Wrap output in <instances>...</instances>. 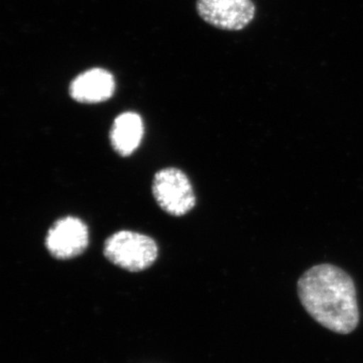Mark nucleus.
Here are the masks:
<instances>
[{
	"label": "nucleus",
	"mask_w": 363,
	"mask_h": 363,
	"mask_svg": "<svg viewBox=\"0 0 363 363\" xmlns=\"http://www.w3.org/2000/svg\"><path fill=\"white\" fill-rule=\"evenodd\" d=\"M145 128L142 117L135 112H124L114 119L111 130L112 149L121 157H130L140 147Z\"/></svg>",
	"instance_id": "obj_7"
},
{
	"label": "nucleus",
	"mask_w": 363,
	"mask_h": 363,
	"mask_svg": "<svg viewBox=\"0 0 363 363\" xmlns=\"http://www.w3.org/2000/svg\"><path fill=\"white\" fill-rule=\"evenodd\" d=\"M298 295L310 316L329 330L350 334L359 323L354 281L339 267L321 264L308 269L298 279Z\"/></svg>",
	"instance_id": "obj_1"
},
{
	"label": "nucleus",
	"mask_w": 363,
	"mask_h": 363,
	"mask_svg": "<svg viewBox=\"0 0 363 363\" xmlns=\"http://www.w3.org/2000/svg\"><path fill=\"white\" fill-rule=\"evenodd\" d=\"M45 245L52 257L70 259L82 255L89 245V229L77 217L68 216L55 222L45 238Z\"/></svg>",
	"instance_id": "obj_5"
},
{
	"label": "nucleus",
	"mask_w": 363,
	"mask_h": 363,
	"mask_svg": "<svg viewBox=\"0 0 363 363\" xmlns=\"http://www.w3.org/2000/svg\"><path fill=\"white\" fill-rule=\"evenodd\" d=\"M105 257L125 271L138 272L149 269L159 255L156 241L145 234L121 230L104 242Z\"/></svg>",
	"instance_id": "obj_2"
},
{
	"label": "nucleus",
	"mask_w": 363,
	"mask_h": 363,
	"mask_svg": "<svg viewBox=\"0 0 363 363\" xmlns=\"http://www.w3.org/2000/svg\"><path fill=\"white\" fill-rule=\"evenodd\" d=\"M196 9L203 21L225 30H243L255 16L252 0H197Z\"/></svg>",
	"instance_id": "obj_4"
},
{
	"label": "nucleus",
	"mask_w": 363,
	"mask_h": 363,
	"mask_svg": "<svg viewBox=\"0 0 363 363\" xmlns=\"http://www.w3.org/2000/svg\"><path fill=\"white\" fill-rule=\"evenodd\" d=\"M116 90V81L111 72L93 68L81 73L72 81L69 92L79 104H96L111 99Z\"/></svg>",
	"instance_id": "obj_6"
},
{
	"label": "nucleus",
	"mask_w": 363,
	"mask_h": 363,
	"mask_svg": "<svg viewBox=\"0 0 363 363\" xmlns=\"http://www.w3.org/2000/svg\"><path fill=\"white\" fill-rule=\"evenodd\" d=\"M152 194L157 205L174 217L185 216L196 205L192 184L180 169L164 168L157 172Z\"/></svg>",
	"instance_id": "obj_3"
}]
</instances>
